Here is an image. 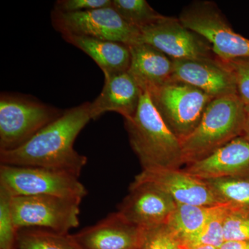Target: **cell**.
<instances>
[{"label":"cell","mask_w":249,"mask_h":249,"mask_svg":"<svg viewBox=\"0 0 249 249\" xmlns=\"http://www.w3.org/2000/svg\"><path fill=\"white\" fill-rule=\"evenodd\" d=\"M90 105L85 102L65 109L26 143L14 150L0 151L1 164L62 170L79 178L88 158L78 153L73 145L91 120Z\"/></svg>","instance_id":"1"},{"label":"cell","mask_w":249,"mask_h":249,"mask_svg":"<svg viewBox=\"0 0 249 249\" xmlns=\"http://www.w3.org/2000/svg\"><path fill=\"white\" fill-rule=\"evenodd\" d=\"M124 126L142 170L178 169L184 163L181 141L165 124L148 92L142 93L137 113L124 120Z\"/></svg>","instance_id":"2"},{"label":"cell","mask_w":249,"mask_h":249,"mask_svg":"<svg viewBox=\"0 0 249 249\" xmlns=\"http://www.w3.org/2000/svg\"><path fill=\"white\" fill-rule=\"evenodd\" d=\"M247 110L237 93L214 98L200 122L181 141L183 163L201 160L243 136Z\"/></svg>","instance_id":"3"},{"label":"cell","mask_w":249,"mask_h":249,"mask_svg":"<svg viewBox=\"0 0 249 249\" xmlns=\"http://www.w3.org/2000/svg\"><path fill=\"white\" fill-rule=\"evenodd\" d=\"M63 111L25 95L0 96V151L26 143Z\"/></svg>","instance_id":"4"},{"label":"cell","mask_w":249,"mask_h":249,"mask_svg":"<svg viewBox=\"0 0 249 249\" xmlns=\"http://www.w3.org/2000/svg\"><path fill=\"white\" fill-rule=\"evenodd\" d=\"M180 22L204 39L222 61L249 58V39L237 34L213 2L196 1L183 10Z\"/></svg>","instance_id":"5"},{"label":"cell","mask_w":249,"mask_h":249,"mask_svg":"<svg viewBox=\"0 0 249 249\" xmlns=\"http://www.w3.org/2000/svg\"><path fill=\"white\" fill-rule=\"evenodd\" d=\"M149 93L162 119L181 142L196 128L214 99L201 90L175 79Z\"/></svg>","instance_id":"6"},{"label":"cell","mask_w":249,"mask_h":249,"mask_svg":"<svg viewBox=\"0 0 249 249\" xmlns=\"http://www.w3.org/2000/svg\"><path fill=\"white\" fill-rule=\"evenodd\" d=\"M0 186L13 196H53L83 199L88 195L78 177L39 167L1 164Z\"/></svg>","instance_id":"7"},{"label":"cell","mask_w":249,"mask_h":249,"mask_svg":"<svg viewBox=\"0 0 249 249\" xmlns=\"http://www.w3.org/2000/svg\"><path fill=\"white\" fill-rule=\"evenodd\" d=\"M81 201L53 196H13L15 227L17 231L34 228L69 234L79 225Z\"/></svg>","instance_id":"8"},{"label":"cell","mask_w":249,"mask_h":249,"mask_svg":"<svg viewBox=\"0 0 249 249\" xmlns=\"http://www.w3.org/2000/svg\"><path fill=\"white\" fill-rule=\"evenodd\" d=\"M52 22L62 36H85L128 46L141 43L140 30L126 22L112 6L73 13L53 9Z\"/></svg>","instance_id":"9"},{"label":"cell","mask_w":249,"mask_h":249,"mask_svg":"<svg viewBox=\"0 0 249 249\" xmlns=\"http://www.w3.org/2000/svg\"><path fill=\"white\" fill-rule=\"evenodd\" d=\"M141 43L158 49L173 60L214 58L203 37L183 26L179 19L163 16L140 29Z\"/></svg>","instance_id":"10"},{"label":"cell","mask_w":249,"mask_h":249,"mask_svg":"<svg viewBox=\"0 0 249 249\" xmlns=\"http://www.w3.org/2000/svg\"><path fill=\"white\" fill-rule=\"evenodd\" d=\"M136 184L153 187L170 196L177 204L214 206L226 204L204 181L174 168L142 170Z\"/></svg>","instance_id":"11"},{"label":"cell","mask_w":249,"mask_h":249,"mask_svg":"<svg viewBox=\"0 0 249 249\" xmlns=\"http://www.w3.org/2000/svg\"><path fill=\"white\" fill-rule=\"evenodd\" d=\"M173 79L195 87L215 98L237 93L235 75L217 58L173 60Z\"/></svg>","instance_id":"12"},{"label":"cell","mask_w":249,"mask_h":249,"mask_svg":"<svg viewBox=\"0 0 249 249\" xmlns=\"http://www.w3.org/2000/svg\"><path fill=\"white\" fill-rule=\"evenodd\" d=\"M176 207L177 203L163 192L132 183L118 212L129 222L145 229L168 224Z\"/></svg>","instance_id":"13"},{"label":"cell","mask_w":249,"mask_h":249,"mask_svg":"<svg viewBox=\"0 0 249 249\" xmlns=\"http://www.w3.org/2000/svg\"><path fill=\"white\" fill-rule=\"evenodd\" d=\"M142 235L143 229L117 212L72 236L82 249H140Z\"/></svg>","instance_id":"14"},{"label":"cell","mask_w":249,"mask_h":249,"mask_svg":"<svg viewBox=\"0 0 249 249\" xmlns=\"http://www.w3.org/2000/svg\"><path fill=\"white\" fill-rule=\"evenodd\" d=\"M185 172L208 181L238 178L249 173V141L241 136L204 159L188 163Z\"/></svg>","instance_id":"15"},{"label":"cell","mask_w":249,"mask_h":249,"mask_svg":"<svg viewBox=\"0 0 249 249\" xmlns=\"http://www.w3.org/2000/svg\"><path fill=\"white\" fill-rule=\"evenodd\" d=\"M143 91L128 71L105 76L102 91L90 105L91 120L115 111L124 120L135 115Z\"/></svg>","instance_id":"16"},{"label":"cell","mask_w":249,"mask_h":249,"mask_svg":"<svg viewBox=\"0 0 249 249\" xmlns=\"http://www.w3.org/2000/svg\"><path fill=\"white\" fill-rule=\"evenodd\" d=\"M128 73L143 92L150 93L173 79V60L145 43L129 46Z\"/></svg>","instance_id":"17"},{"label":"cell","mask_w":249,"mask_h":249,"mask_svg":"<svg viewBox=\"0 0 249 249\" xmlns=\"http://www.w3.org/2000/svg\"><path fill=\"white\" fill-rule=\"evenodd\" d=\"M64 40L83 51L94 60L104 76L128 71L131 53L129 46L115 41L99 40L76 35L62 36Z\"/></svg>","instance_id":"18"},{"label":"cell","mask_w":249,"mask_h":249,"mask_svg":"<svg viewBox=\"0 0 249 249\" xmlns=\"http://www.w3.org/2000/svg\"><path fill=\"white\" fill-rule=\"evenodd\" d=\"M217 207L177 204L168 225L185 245L202 230Z\"/></svg>","instance_id":"19"},{"label":"cell","mask_w":249,"mask_h":249,"mask_svg":"<svg viewBox=\"0 0 249 249\" xmlns=\"http://www.w3.org/2000/svg\"><path fill=\"white\" fill-rule=\"evenodd\" d=\"M16 249H82L72 235L41 229L18 231Z\"/></svg>","instance_id":"20"},{"label":"cell","mask_w":249,"mask_h":249,"mask_svg":"<svg viewBox=\"0 0 249 249\" xmlns=\"http://www.w3.org/2000/svg\"><path fill=\"white\" fill-rule=\"evenodd\" d=\"M111 6L126 22L139 30L163 16L145 0H112Z\"/></svg>","instance_id":"21"},{"label":"cell","mask_w":249,"mask_h":249,"mask_svg":"<svg viewBox=\"0 0 249 249\" xmlns=\"http://www.w3.org/2000/svg\"><path fill=\"white\" fill-rule=\"evenodd\" d=\"M226 204L249 209V180L238 178L204 181Z\"/></svg>","instance_id":"22"},{"label":"cell","mask_w":249,"mask_h":249,"mask_svg":"<svg viewBox=\"0 0 249 249\" xmlns=\"http://www.w3.org/2000/svg\"><path fill=\"white\" fill-rule=\"evenodd\" d=\"M230 204L217 206L209 222L197 235L185 244L186 248L191 249L202 245L213 246L219 248L224 242V222Z\"/></svg>","instance_id":"23"},{"label":"cell","mask_w":249,"mask_h":249,"mask_svg":"<svg viewBox=\"0 0 249 249\" xmlns=\"http://www.w3.org/2000/svg\"><path fill=\"white\" fill-rule=\"evenodd\" d=\"M13 196L0 186V249L16 248L18 231L12 211Z\"/></svg>","instance_id":"24"},{"label":"cell","mask_w":249,"mask_h":249,"mask_svg":"<svg viewBox=\"0 0 249 249\" xmlns=\"http://www.w3.org/2000/svg\"><path fill=\"white\" fill-rule=\"evenodd\" d=\"M140 249H188L168 224L143 229Z\"/></svg>","instance_id":"25"},{"label":"cell","mask_w":249,"mask_h":249,"mask_svg":"<svg viewBox=\"0 0 249 249\" xmlns=\"http://www.w3.org/2000/svg\"><path fill=\"white\" fill-rule=\"evenodd\" d=\"M225 241H249V214L230 204L224 222Z\"/></svg>","instance_id":"26"},{"label":"cell","mask_w":249,"mask_h":249,"mask_svg":"<svg viewBox=\"0 0 249 249\" xmlns=\"http://www.w3.org/2000/svg\"><path fill=\"white\" fill-rule=\"evenodd\" d=\"M235 75L237 94L246 107H249V58L223 61Z\"/></svg>","instance_id":"27"},{"label":"cell","mask_w":249,"mask_h":249,"mask_svg":"<svg viewBox=\"0 0 249 249\" xmlns=\"http://www.w3.org/2000/svg\"><path fill=\"white\" fill-rule=\"evenodd\" d=\"M112 0H58L54 10L65 13L80 12L111 7Z\"/></svg>","instance_id":"28"},{"label":"cell","mask_w":249,"mask_h":249,"mask_svg":"<svg viewBox=\"0 0 249 249\" xmlns=\"http://www.w3.org/2000/svg\"><path fill=\"white\" fill-rule=\"evenodd\" d=\"M219 249H249V241H224Z\"/></svg>","instance_id":"29"},{"label":"cell","mask_w":249,"mask_h":249,"mask_svg":"<svg viewBox=\"0 0 249 249\" xmlns=\"http://www.w3.org/2000/svg\"><path fill=\"white\" fill-rule=\"evenodd\" d=\"M246 110H247V116H246V122L243 136L249 141V107H246Z\"/></svg>","instance_id":"30"},{"label":"cell","mask_w":249,"mask_h":249,"mask_svg":"<svg viewBox=\"0 0 249 249\" xmlns=\"http://www.w3.org/2000/svg\"><path fill=\"white\" fill-rule=\"evenodd\" d=\"M191 249H219L217 248V247H213V246L202 245V246H199V247H195V248H193Z\"/></svg>","instance_id":"31"},{"label":"cell","mask_w":249,"mask_h":249,"mask_svg":"<svg viewBox=\"0 0 249 249\" xmlns=\"http://www.w3.org/2000/svg\"><path fill=\"white\" fill-rule=\"evenodd\" d=\"M14 249H16V248H15Z\"/></svg>","instance_id":"32"}]
</instances>
